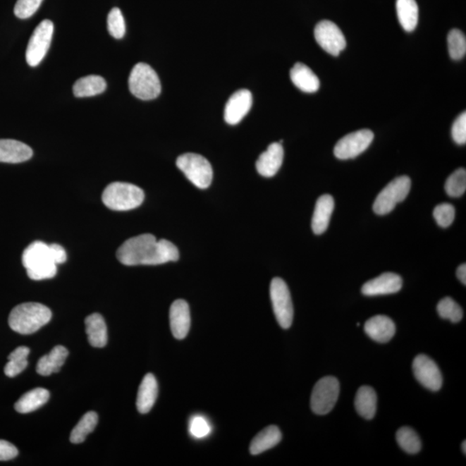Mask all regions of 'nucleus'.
I'll return each instance as SVG.
<instances>
[{"label": "nucleus", "instance_id": "9", "mask_svg": "<svg viewBox=\"0 0 466 466\" xmlns=\"http://www.w3.org/2000/svg\"><path fill=\"white\" fill-rule=\"evenodd\" d=\"M271 299L277 322L283 329H290L294 319V307L288 285L279 277L271 281Z\"/></svg>", "mask_w": 466, "mask_h": 466}, {"label": "nucleus", "instance_id": "32", "mask_svg": "<svg viewBox=\"0 0 466 466\" xmlns=\"http://www.w3.org/2000/svg\"><path fill=\"white\" fill-rule=\"evenodd\" d=\"M396 441L400 448L410 454L418 453L422 449V441L419 435L410 427H403L396 433Z\"/></svg>", "mask_w": 466, "mask_h": 466}, {"label": "nucleus", "instance_id": "3", "mask_svg": "<svg viewBox=\"0 0 466 466\" xmlns=\"http://www.w3.org/2000/svg\"><path fill=\"white\" fill-rule=\"evenodd\" d=\"M51 317V311L44 304L26 302L19 304L11 310L8 321L14 332L26 335L37 332L48 324Z\"/></svg>", "mask_w": 466, "mask_h": 466}, {"label": "nucleus", "instance_id": "14", "mask_svg": "<svg viewBox=\"0 0 466 466\" xmlns=\"http://www.w3.org/2000/svg\"><path fill=\"white\" fill-rule=\"evenodd\" d=\"M252 106V94L247 90L235 92L227 102L224 118L227 124L237 125L249 113Z\"/></svg>", "mask_w": 466, "mask_h": 466}, {"label": "nucleus", "instance_id": "13", "mask_svg": "<svg viewBox=\"0 0 466 466\" xmlns=\"http://www.w3.org/2000/svg\"><path fill=\"white\" fill-rule=\"evenodd\" d=\"M413 372L415 379L427 388L432 391H440L443 379L440 368L429 356L421 354L415 358Z\"/></svg>", "mask_w": 466, "mask_h": 466}, {"label": "nucleus", "instance_id": "12", "mask_svg": "<svg viewBox=\"0 0 466 466\" xmlns=\"http://www.w3.org/2000/svg\"><path fill=\"white\" fill-rule=\"evenodd\" d=\"M315 40L330 55L338 56L346 47L344 34L333 22L323 20L314 29Z\"/></svg>", "mask_w": 466, "mask_h": 466}, {"label": "nucleus", "instance_id": "44", "mask_svg": "<svg viewBox=\"0 0 466 466\" xmlns=\"http://www.w3.org/2000/svg\"><path fill=\"white\" fill-rule=\"evenodd\" d=\"M466 446V443H465V441H463V443H462V450H463V453L465 454L466 453V446Z\"/></svg>", "mask_w": 466, "mask_h": 466}, {"label": "nucleus", "instance_id": "29", "mask_svg": "<svg viewBox=\"0 0 466 466\" xmlns=\"http://www.w3.org/2000/svg\"><path fill=\"white\" fill-rule=\"evenodd\" d=\"M106 90V82L99 75H88L80 78L73 87L75 97L85 98L102 94Z\"/></svg>", "mask_w": 466, "mask_h": 466}, {"label": "nucleus", "instance_id": "41", "mask_svg": "<svg viewBox=\"0 0 466 466\" xmlns=\"http://www.w3.org/2000/svg\"><path fill=\"white\" fill-rule=\"evenodd\" d=\"M18 454V450L16 446L8 441L0 440V461L13 460Z\"/></svg>", "mask_w": 466, "mask_h": 466}, {"label": "nucleus", "instance_id": "2", "mask_svg": "<svg viewBox=\"0 0 466 466\" xmlns=\"http://www.w3.org/2000/svg\"><path fill=\"white\" fill-rule=\"evenodd\" d=\"M22 263L27 275L34 281L53 278L57 273V264L50 245L35 241L25 250Z\"/></svg>", "mask_w": 466, "mask_h": 466}, {"label": "nucleus", "instance_id": "11", "mask_svg": "<svg viewBox=\"0 0 466 466\" xmlns=\"http://www.w3.org/2000/svg\"><path fill=\"white\" fill-rule=\"evenodd\" d=\"M374 140V133L371 130L363 129L346 135L338 141L334 147V155L338 159H355L365 152Z\"/></svg>", "mask_w": 466, "mask_h": 466}, {"label": "nucleus", "instance_id": "25", "mask_svg": "<svg viewBox=\"0 0 466 466\" xmlns=\"http://www.w3.org/2000/svg\"><path fill=\"white\" fill-rule=\"evenodd\" d=\"M88 341L92 348H102L107 344V327L99 314H92L85 319Z\"/></svg>", "mask_w": 466, "mask_h": 466}, {"label": "nucleus", "instance_id": "16", "mask_svg": "<svg viewBox=\"0 0 466 466\" xmlns=\"http://www.w3.org/2000/svg\"><path fill=\"white\" fill-rule=\"evenodd\" d=\"M402 287V277L395 273L387 272L365 283L362 287V294L367 296L395 294Z\"/></svg>", "mask_w": 466, "mask_h": 466}, {"label": "nucleus", "instance_id": "23", "mask_svg": "<svg viewBox=\"0 0 466 466\" xmlns=\"http://www.w3.org/2000/svg\"><path fill=\"white\" fill-rule=\"evenodd\" d=\"M282 432L278 427L269 426L265 427L260 433L254 437L250 445V452L252 455L266 452V450L275 448L282 441Z\"/></svg>", "mask_w": 466, "mask_h": 466}, {"label": "nucleus", "instance_id": "34", "mask_svg": "<svg viewBox=\"0 0 466 466\" xmlns=\"http://www.w3.org/2000/svg\"><path fill=\"white\" fill-rule=\"evenodd\" d=\"M437 311L442 319H449L450 322H460L463 318V309L450 298H445L438 303Z\"/></svg>", "mask_w": 466, "mask_h": 466}, {"label": "nucleus", "instance_id": "5", "mask_svg": "<svg viewBox=\"0 0 466 466\" xmlns=\"http://www.w3.org/2000/svg\"><path fill=\"white\" fill-rule=\"evenodd\" d=\"M129 90L138 99L150 100L159 97L161 86L159 75L149 65H135L129 76Z\"/></svg>", "mask_w": 466, "mask_h": 466}, {"label": "nucleus", "instance_id": "43", "mask_svg": "<svg viewBox=\"0 0 466 466\" xmlns=\"http://www.w3.org/2000/svg\"><path fill=\"white\" fill-rule=\"evenodd\" d=\"M457 276L462 283L466 285V265L461 264L457 269Z\"/></svg>", "mask_w": 466, "mask_h": 466}, {"label": "nucleus", "instance_id": "6", "mask_svg": "<svg viewBox=\"0 0 466 466\" xmlns=\"http://www.w3.org/2000/svg\"><path fill=\"white\" fill-rule=\"evenodd\" d=\"M176 166L200 190L209 188L213 180V168L209 160L198 154H183L177 159Z\"/></svg>", "mask_w": 466, "mask_h": 466}, {"label": "nucleus", "instance_id": "36", "mask_svg": "<svg viewBox=\"0 0 466 466\" xmlns=\"http://www.w3.org/2000/svg\"><path fill=\"white\" fill-rule=\"evenodd\" d=\"M107 29L111 37L121 39L125 34V22L121 11L115 7L111 10L107 17Z\"/></svg>", "mask_w": 466, "mask_h": 466}, {"label": "nucleus", "instance_id": "39", "mask_svg": "<svg viewBox=\"0 0 466 466\" xmlns=\"http://www.w3.org/2000/svg\"><path fill=\"white\" fill-rule=\"evenodd\" d=\"M190 431L192 436L202 439L210 434L211 427L205 418L200 417V415H196L191 419Z\"/></svg>", "mask_w": 466, "mask_h": 466}, {"label": "nucleus", "instance_id": "40", "mask_svg": "<svg viewBox=\"0 0 466 466\" xmlns=\"http://www.w3.org/2000/svg\"><path fill=\"white\" fill-rule=\"evenodd\" d=\"M452 136L458 145H465L466 142V113H462L454 121L452 127Z\"/></svg>", "mask_w": 466, "mask_h": 466}, {"label": "nucleus", "instance_id": "21", "mask_svg": "<svg viewBox=\"0 0 466 466\" xmlns=\"http://www.w3.org/2000/svg\"><path fill=\"white\" fill-rule=\"evenodd\" d=\"M334 209V200L330 195H324L317 200L312 219V229L317 235L324 233L329 228Z\"/></svg>", "mask_w": 466, "mask_h": 466}, {"label": "nucleus", "instance_id": "20", "mask_svg": "<svg viewBox=\"0 0 466 466\" xmlns=\"http://www.w3.org/2000/svg\"><path fill=\"white\" fill-rule=\"evenodd\" d=\"M159 396V384L152 373L146 374L142 380L137 396V407L141 414H147L155 404Z\"/></svg>", "mask_w": 466, "mask_h": 466}, {"label": "nucleus", "instance_id": "19", "mask_svg": "<svg viewBox=\"0 0 466 466\" xmlns=\"http://www.w3.org/2000/svg\"><path fill=\"white\" fill-rule=\"evenodd\" d=\"M364 332L373 341L387 343L394 337L396 325L390 317L376 315L365 322Z\"/></svg>", "mask_w": 466, "mask_h": 466}, {"label": "nucleus", "instance_id": "27", "mask_svg": "<svg viewBox=\"0 0 466 466\" xmlns=\"http://www.w3.org/2000/svg\"><path fill=\"white\" fill-rule=\"evenodd\" d=\"M49 399V392L44 388H36L25 393L15 404V410L20 414H28L44 405Z\"/></svg>", "mask_w": 466, "mask_h": 466}, {"label": "nucleus", "instance_id": "42", "mask_svg": "<svg viewBox=\"0 0 466 466\" xmlns=\"http://www.w3.org/2000/svg\"><path fill=\"white\" fill-rule=\"evenodd\" d=\"M50 247H51L53 256L57 264H63L66 262L67 253L63 246L59 244H52L50 245Z\"/></svg>", "mask_w": 466, "mask_h": 466}, {"label": "nucleus", "instance_id": "18", "mask_svg": "<svg viewBox=\"0 0 466 466\" xmlns=\"http://www.w3.org/2000/svg\"><path fill=\"white\" fill-rule=\"evenodd\" d=\"M33 150L20 141L0 140V163L20 164L32 159Z\"/></svg>", "mask_w": 466, "mask_h": 466}, {"label": "nucleus", "instance_id": "30", "mask_svg": "<svg viewBox=\"0 0 466 466\" xmlns=\"http://www.w3.org/2000/svg\"><path fill=\"white\" fill-rule=\"evenodd\" d=\"M98 415L95 412H87L72 430L70 441L74 444H80L95 429L98 423Z\"/></svg>", "mask_w": 466, "mask_h": 466}, {"label": "nucleus", "instance_id": "33", "mask_svg": "<svg viewBox=\"0 0 466 466\" xmlns=\"http://www.w3.org/2000/svg\"><path fill=\"white\" fill-rule=\"evenodd\" d=\"M446 194L450 197L458 198L465 194L466 190V171L465 168H458L446 180L445 185Z\"/></svg>", "mask_w": 466, "mask_h": 466}, {"label": "nucleus", "instance_id": "15", "mask_svg": "<svg viewBox=\"0 0 466 466\" xmlns=\"http://www.w3.org/2000/svg\"><path fill=\"white\" fill-rule=\"evenodd\" d=\"M171 329L177 340H183L190 333L191 317L190 306L186 300H176L169 310Z\"/></svg>", "mask_w": 466, "mask_h": 466}, {"label": "nucleus", "instance_id": "10", "mask_svg": "<svg viewBox=\"0 0 466 466\" xmlns=\"http://www.w3.org/2000/svg\"><path fill=\"white\" fill-rule=\"evenodd\" d=\"M54 33V24L51 21H42L35 29L26 49L27 63L32 67L39 65L51 44Z\"/></svg>", "mask_w": 466, "mask_h": 466}, {"label": "nucleus", "instance_id": "26", "mask_svg": "<svg viewBox=\"0 0 466 466\" xmlns=\"http://www.w3.org/2000/svg\"><path fill=\"white\" fill-rule=\"evenodd\" d=\"M377 396L374 388L362 386L358 388L355 398V407L358 415L367 419L375 417Z\"/></svg>", "mask_w": 466, "mask_h": 466}, {"label": "nucleus", "instance_id": "1", "mask_svg": "<svg viewBox=\"0 0 466 466\" xmlns=\"http://www.w3.org/2000/svg\"><path fill=\"white\" fill-rule=\"evenodd\" d=\"M179 257V250L173 243L157 240L149 233L129 238L117 250L118 261L127 266L163 264L176 262Z\"/></svg>", "mask_w": 466, "mask_h": 466}, {"label": "nucleus", "instance_id": "4", "mask_svg": "<svg viewBox=\"0 0 466 466\" xmlns=\"http://www.w3.org/2000/svg\"><path fill=\"white\" fill-rule=\"evenodd\" d=\"M103 203L114 211H129L137 209L145 200V192L136 185L113 183L105 188Z\"/></svg>", "mask_w": 466, "mask_h": 466}, {"label": "nucleus", "instance_id": "28", "mask_svg": "<svg viewBox=\"0 0 466 466\" xmlns=\"http://www.w3.org/2000/svg\"><path fill=\"white\" fill-rule=\"evenodd\" d=\"M396 13L400 25L407 32L417 28L419 20V8L415 0H396Z\"/></svg>", "mask_w": 466, "mask_h": 466}, {"label": "nucleus", "instance_id": "38", "mask_svg": "<svg viewBox=\"0 0 466 466\" xmlns=\"http://www.w3.org/2000/svg\"><path fill=\"white\" fill-rule=\"evenodd\" d=\"M44 0H18L14 7V14L20 19L32 17L39 9Z\"/></svg>", "mask_w": 466, "mask_h": 466}, {"label": "nucleus", "instance_id": "31", "mask_svg": "<svg viewBox=\"0 0 466 466\" xmlns=\"http://www.w3.org/2000/svg\"><path fill=\"white\" fill-rule=\"evenodd\" d=\"M30 349L26 346H19L15 349L8 357V363L6 364L5 374L9 377H14L20 374L28 365Z\"/></svg>", "mask_w": 466, "mask_h": 466}, {"label": "nucleus", "instance_id": "35", "mask_svg": "<svg viewBox=\"0 0 466 466\" xmlns=\"http://www.w3.org/2000/svg\"><path fill=\"white\" fill-rule=\"evenodd\" d=\"M448 51L450 59L460 60L466 54L465 35L458 29L450 30L448 37Z\"/></svg>", "mask_w": 466, "mask_h": 466}, {"label": "nucleus", "instance_id": "24", "mask_svg": "<svg viewBox=\"0 0 466 466\" xmlns=\"http://www.w3.org/2000/svg\"><path fill=\"white\" fill-rule=\"evenodd\" d=\"M68 350L63 345H56L48 355L42 357L37 365V372L41 376H47L59 372L66 361Z\"/></svg>", "mask_w": 466, "mask_h": 466}, {"label": "nucleus", "instance_id": "45", "mask_svg": "<svg viewBox=\"0 0 466 466\" xmlns=\"http://www.w3.org/2000/svg\"><path fill=\"white\" fill-rule=\"evenodd\" d=\"M360 326V323H357V326Z\"/></svg>", "mask_w": 466, "mask_h": 466}, {"label": "nucleus", "instance_id": "37", "mask_svg": "<svg viewBox=\"0 0 466 466\" xmlns=\"http://www.w3.org/2000/svg\"><path fill=\"white\" fill-rule=\"evenodd\" d=\"M434 217L439 226L446 228L453 224L454 219H455V209L450 204H441L435 207Z\"/></svg>", "mask_w": 466, "mask_h": 466}, {"label": "nucleus", "instance_id": "22", "mask_svg": "<svg viewBox=\"0 0 466 466\" xmlns=\"http://www.w3.org/2000/svg\"><path fill=\"white\" fill-rule=\"evenodd\" d=\"M290 79L295 86L300 91L313 94L319 88V80L310 68L307 65L298 63L290 70Z\"/></svg>", "mask_w": 466, "mask_h": 466}, {"label": "nucleus", "instance_id": "8", "mask_svg": "<svg viewBox=\"0 0 466 466\" xmlns=\"http://www.w3.org/2000/svg\"><path fill=\"white\" fill-rule=\"evenodd\" d=\"M340 396V383L336 377L319 379L312 391L310 405L314 414L325 415L333 410Z\"/></svg>", "mask_w": 466, "mask_h": 466}, {"label": "nucleus", "instance_id": "7", "mask_svg": "<svg viewBox=\"0 0 466 466\" xmlns=\"http://www.w3.org/2000/svg\"><path fill=\"white\" fill-rule=\"evenodd\" d=\"M410 188L411 180L408 176H400L393 180L377 195L373 210L379 215L390 214L398 203L406 199Z\"/></svg>", "mask_w": 466, "mask_h": 466}, {"label": "nucleus", "instance_id": "17", "mask_svg": "<svg viewBox=\"0 0 466 466\" xmlns=\"http://www.w3.org/2000/svg\"><path fill=\"white\" fill-rule=\"evenodd\" d=\"M284 152L282 144L272 142L264 153H262L256 163L258 173L264 177H272L276 175L282 167Z\"/></svg>", "mask_w": 466, "mask_h": 466}]
</instances>
